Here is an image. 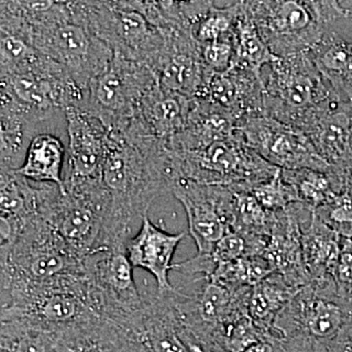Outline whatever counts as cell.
Here are the masks:
<instances>
[{"instance_id":"obj_1","label":"cell","mask_w":352,"mask_h":352,"mask_svg":"<svg viewBox=\"0 0 352 352\" xmlns=\"http://www.w3.org/2000/svg\"><path fill=\"white\" fill-rule=\"evenodd\" d=\"M176 182L177 171L170 152L138 120L122 131H107L102 183L110 206L100 245L126 248L153 201L171 193Z\"/></svg>"},{"instance_id":"obj_2","label":"cell","mask_w":352,"mask_h":352,"mask_svg":"<svg viewBox=\"0 0 352 352\" xmlns=\"http://www.w3.org/2000/svg\"><path fill=\"white\" fill-rule=\"evenodd\" d=\"M1 32L23 39L62 65L85 94L113 57L107 44L74 19L69 1H55L47 10L23 11Z\"/></svg>"},{"instance_id":"obj_3","label":"cell","mask_w":352,"mask_h":352,"mask_svg":"<svg viewBox=\"0 0 352 352\" xmlns=\"http://www.w3.org/2000/svg\"><path fill=\"white\" fill-rule=\"evenodd\" d=\"M245 4L264 43L278 58L309 54L335 32L338 21L352 18L339 1L254 0Z\"/></svg>"},{"instance_id":"obj_4","label":"cell","mask_w":352,"mask_h":352,"mask_svg":"<svg viewBox=\"0 0 352 352\" xmlns=\"http://www.w3.org/2000/svg\"><path fill=\"white\" fill-rule=\"evenodd\" d=\"M264 82L265 115L303 133L336 101H340L309 54L278 58Z\"/></svg>"},{"instance_id":"obj_5","label":"cell","mask_w":352,"mask_h":352,"mask_svg":"<svg viewBox=\"0 0 352 352\" xmlns=\"http://www.w3.org/2000/svg\"><path fill=\"white\" fill-rule=\"evenodd\" d=\"M1 295L38 286L67 274L85 273L83 261L43 217L32 220L0 248Z\"/></svg>"},{"instance_id":"obj_6","label":"cell","mask_w":352,"mask_h":352,"mask_svg":"<svg viewBox=\"0 0 352 352\" xmlns=\"http://www.w3.org/2000/svg\"><path fill=\"white\" fill-rule=\"evenodd\" d=\"M95 314L85 273L55 278L38 286L1 295V321H20L58 333Z\"/></svg>"},{"instance_id":"obj_7","label":"cell","mask_w":352,"mask_h":352,"mask_svg":"<svg viewBox=\"0 0 352 352\" xmlns=\"http://www.w3.org/2000/svg\"><path fill=\"white\" fill-rule=\"evenodd\" d=\"M41 217L56 231L78 258L85 259L100 245L110 196L102 182L66 186L39 183Z\"/></svg>"},{"instance_id":"obj_8","label":"cell","mask_w":352,"mask_h":352,"mask_svg":"<svg viewBox=\"0 0 352 352\" xmlns=\"http://www.w3.org/2000/svg\"><path fill=\"white\" fill-rule=\"evenodd\" d=\"M76 22L107 44L113 54L156 66L166 47V38L131 1H69Z\"/></svg>"},{"instance_id":"obj_9","label":"cell","mask_w":352,"mask_h":352,"mask_svg":"<svg viewBox=\"0 0 352 352\" xmlns=\"http://www.w3.org/2000/svg\"><path fill=\"white\" fill-rule=\"evenodd\" d=\"M83 270L95 314L127 333L138 328L145 307L135 283L126 248L101 245L83 259Z\"/></svg>"},{"instance_id":"obj_10","label":"cell","mask_w":352,"mask_h":352,"mask_svg":"<svg viewBox=\"0 0 352 352\" xmlns=\"http://www.w3.org/2000/svg\"><path fill=\"white\" fill-rule=\"evenodd\" d=\"M351 303L338 294L333 278L300 287L277 317L273 330L296 344L329 347L349 321Z\"/></svg>"},{"instance_id":"obj_11","label":"cell","mask_w":352,"mask_h":352,"mask_svg":"<svg viewBox=\"0 0 352 352\" xmlns=\"http://www.w3.org/2000/svg\"><path fill=\"white\" fill-rule=\"evenodd\" d=\"M168 152L179 179L201 184L250 187L270 179L280 170L250 148L238 129L230 138L201 149Z\"/></svg>"},{"instance_id":"obj_12","label":"cell","mask_w":352,"mask_h":352,"mask_svg":"<svg viewBox=\"0 0 352 352\" xmlns=\"http://www.w3.org/2000/svg\"><path fill=\"white\" fill-rule=\"evenodd\" d=\"M157 83L149 67L113 54L107 69L90 82L80 109L107 131H122L135 119L141 101Z\"/></svg>"},{"instance_id":"obj_13","label":"cell","mask_w":352,"mask_h":352,"mask_svg":"<svg viewBox=\"0 0 352 352\" xmlns=\"http://www.w3.org/2000/svg\"><path fill=\"white\" fill-rule=\"evenodd\" d=\"M238 131L250 148L280 170L332 168L315 150L307 134L268 116L245 118L238 124Z\"/></svg>"},{"instance_id":"obj_14","label":"cell","mask_w":352,"mask_h":352,"mask_svg":"<svg viewBox=\"0 0 352 352\" xmlns=\"http://www.w3.org/2000/svg\"><path fill=\"white\" fill-rule=\"evenodd\" d=\"M171 194L184 208L188 233L198 254H210L217 242L232 231L234 192L230 186L179 179Z\"/></svg>"},{"instance_id":"obj_15","label":"cell","mask_w":352,"mask_h":352,"mask_svg":"<svg viewBox=\"0 0 352 352\" xmlns=\"http://www.w3.org/2000/svg\"><path fill=\"white\" fill-rule=\"evenodd\" d=\"M64 116L69 139L65 188L69 185L102 182L107 129L100 120L80 108L66 109Z\"/></svg>"},{"instance_id":"obj_16","label":"cell","mask_w":352,"mask_h":352,"mask_svg":"<svg viewBox=\"0 0 352 352\" xmlns=\"http://www.w3.org/2000/svg\"><path fill=\"white\" fill-rule=\"evenodd\" d=\"M312 214L314 210L302 203L274 212L270 240L263 254L274 272L295 289L310 282L303 259L302 229Z\"/></svg>"},{"instance_id":"obj_17","label":"cell","mask_w":352,"mask_h":352,"mask_svg":"<svg viewBox=\"0 0 352 352\" xmlns=\"http://www.w3.org/2000/svg\"><path fill=\"white\" fill-rule=\"evenodd\" d=\"M196 99L233 113L239 122L245 118L265 115L263 74L237 65L222 73L210 72Z\"/></svg>"},{"instance_id":"obj_18","label":"cell","mask_w":352,"mask_h":352,"mask_svg":"<svg viewBox=\"0 0 352 352\" xmlns=\"http://www.w3.org/2000/svg\"><path fill=\"white\" fill-rule=\"evenodd\" d=\"M186 232L171 234L155 226L146 215L138 233L126 243V254L133 268L149 272L156 280L157 294L175 291L170 272L173 271V259L180 242Z\"/></svg>"},{"instance_id":"obj_19","label":"cell","mask_w":352,"mask_h":352,"mask_svg":"<svg viewBox=\"0 0 352 352\" xmlns=\"http://www.w3.org/2000/svg\"><path fill=\"white\" fill-rule=\"evenodd\" d=\"M0 243L11 242L32 220L41 217L39 185L16 170L0 173Z\"/></svg>"},{"instance_id":"obj_20","label":"cell","mask_w":352,"mask_h":352,"mask_svg":"<svg viewBox=\"0 0 352 352\" xmlns=\"http://www.w3.org/2000/svg\"><path fill=\"white\" fill-rule=\"evenodd\" d=\"M239 120L233 113L208 102L194 99L193 107L184 129L166 143L170 152H187L201 149L232 136Z\"/></svg>"},{"instance_id":"obj_21","label":"cell","mask_w":352,"mask_h":352,"mask_svg":"<svg viewBox=\"0 0 352 352\" xmlns=\"http://www.w3.org/2000/svg\"><path fill=\"white\" fill-rule=\"evenodd\" d=\"M51 352H136V346L124 329L94 316L55 333Z\"/></svg>"},{"instance_id":"obj_22","label":"cell","mask_w":352,"mask_h":352,"mask_svg":"<svg viewBox=\"0 0 352 352\" xmlns=\"http://www.w3.org/2000/svg\"><path fill=\"white\" fill-rule=\"evenodd\" d=\"M194 99L164 89L159 83L141 101L135 119L166 145L184 129Z\"/></svg>"},{"instance_id":"obj_23","label":"cell","mask_w":352,"mask_h":352,"mask_svg":"<svg viewBox=\"0 0 352 352\" xmlns=\"http://www.w3.org/2000/svg\"><path fill=\"white\" fill-rule=\"evenodd\" d=\"M305 134L331 166L342 164L352 153V104L336 101Z\"/></svg>"},{"instance_id":"obj_24","label":"cell","mask_w":352,"mask_h":352,"mask_svg":"<svg viewBox=\"0 0 352 352\" xmlns=\"http://www.w3.org/2000/svg\"><path fill=\"white\" fill-rule=\"evenodd\" d=\"M303 259L310 281L333 278L340 261L342 236L316 214L302 229Z\"/></svg>"},{"instance_id":"obj_25","label":"cell","mask_w":352,"mask_h":352,"mask_svg":"<svg viewBox=\"0 0 352 352\" xmlns=\"http://www.w3.org/2000/svg\"><path fill=\"white\" fill-rule=\"evenodd\" d=\"M309 55L336 96L352 103V41L333 32Z\"/></svg>"},{"instance_id":"obj_26","label":"cell","mask_w":352,"mask_h":352,"mask_svg":"<svg viewBox=\"0 0 352 352\" xmlns=\"http://www.w3.org/2000/svg\"><path fill=\"white\" fill-rule=\"evenodd\" d=\"M66 157V148L61 139L41 132L32 139L24 163L16 173L30 182L57 185L65 194L63 170Z\"/></svg>"},{"instance_id":"obj_27","label":"cell","mask_w":352,"mask_h":352,"mask_svg":"<svg viewBox=\"0 0 352 352\" xmlns=\"http://www.w3.org/2000/svg\"><path fill=\"white\" fill-rule=\"evenodd\" d=\"M298 289L293 288L276 273L252 287L248 300V312L261 330L270 332L287 303Z\"/></svg>"},{"instance_id":"obj_28","label":"cell","mask_w":352,"mask_h":352,"mask_svg":"<svg viewBox=\"0 0 352 352\" xmlns=\"http://www.w3.org/2000/svg\"><path fill=\"white\" fill-rule=\"evenodd\" d=\"M234 48L235 58L232 65L258 74H263L264 67L270 66L278 59L261 38L245 8V1H240V11L234 28Z\"/></svg>"},{"instance_id":"obj_29","label":"cell","mask_w":352,"mask_h":352,"mask_svg":"<svg viewBox=\"0 0 352 352\" xmlns=\"http://www.w3.org/2000/svg\"><path fill=\"white\" fill-rule=\"evenodd\" d=\"M282 176L295 187L300 203L315 210L336 194L346 188L344 180L333 168L330 171L302 170H281Z\"/></svg>"},{"instance_id":"obj_30","label":"cell","mask_w":352,"mask_h":352,"mask_svg":"<svg viewBox=\"0 0 352 352\" xmlns=\"http://www.w3.org/2000/svg\"><path fill=\"white\" fill-rule=\"evenodd\" d=\"M234 192L232 231L254 242L270 239L274 212H268L244 186H230Z\"/></svg>"},{"instance_id":"obj_31","label":"cell","mask_w":352,"mask_h":352,"mask_svg":"<svg viewBox=\"0 0 352 352\" xmlns=\"http://www.w3.org/2000/svg\"><path fill=\"white\" fill-rule=\"evenodd\" d=\"M274 272L272 265L263 256H244L219 264L208 280L226 287L232 292L252 288Z\"/></svg>"},{"instance_id":"obj_32","label":"cell","mask_w":352,"mask_h":352,"mask_svg":"<svg viewBox=\"0 0 352 352\" xmlns=\"http://www.w3.org/2000/svg\"><path fill=\"white\" fill-rule=\"evenodd\" d=\"M1 170H17L24 163L32 139L36 135V126L16 116L1 113Z\"/></svg>"},{"instance_id":"obj_33","label":"cell","mask_w":352,"mask_h":352,"mask_svg":"<svg viewBox=\"0 0 352 352\" xmlns=\"http://www.w3.org/2000/svg\"><path fill=\"white\" fill-rule=\"evenodd\" d=\"M54 333L20 321H1V352H51Z\"/></svg>"},{"instance_id":"obj_34","label":"cell","mask_w":352,"mask_h":352,"mask_svg":"<svg viewBox=\"0 0 352 352\" xmlns=\"http://www.w3.org/2000/svg\"><path fill=\"white\" fill-rule=\"evenodd\" d=\"M217 4L214 1L207 15L194 28V38L200 44L234 38V28L240 11V1L226 2L224 6Z\"/></svg>"},{"instance_id":"obj_35","label":"cell","mask_w":352,"mask_h":352,"mask_svg":"<svg viewBox=\"0 0 352 352\" xmlns=\"http://www.w3.org/2000/svg\"><path fill=\"white\" fill-rule=\"evenodd\" d=\"M245 188L249 190L268 212H279L292 204L300 203L295 187L284 179L281 170L270 179Z\"/></svg>"},{"instance_id":"obj_36","label":"cell","mask_w":352,"mask_h":352,"mask_svg":"<svg viewBox=\"0 0 352 352\" xmlns=\"http://www.w3.org/2000/svg\"><path fill=\"white\" fill-rule=\"evenodd\" d=\"M314 212L342 237H352V187L347 185Z\"/></svg>"},{"instance_id":"obj_37","label":"cell","mask_w":352,"mask_h":352,"mask_svg":"<svg viewBox=\"0 0 352 352\" xmlns=\"http://www.w3.org/2000/svg\"><path fill=\"white\" fill-rule=\"evenodd\" d=\"M201 56L208 71L222 73L230 69L235 58L233 39L201 44Z\"/></svg>"},{"instance_id":"obj_38","label":"cell","mask_w":352,"mask_h":352,"mask_svg":"<svg viewBox=\"0 0 352 352\" xmlns=\"http://www.w3.org/2000/svg\"><path fill=\"white\" fill-rule=\"evenodd\" d=\"M333 279L340 298L352 305V237H342L340 261Z\"/></svg>"},{"instance_id":"obj_39","label":"cell","mask_w":352,"mask_h":352,"mask_svg":"<svg viewBox=\"0 0 352 352\" xmlns=\"http://www.w3.org/2000/svg\"><path fill=\"white\" fill-rule=\"evenodd\" d=\"M329 347L331 352H352V314L342 332Z\"/></svg>"},{"instance_id":"obj_40","label":"cell","mask_w":352,"mask_h":352,"mask_svg":"<svg viewBox=\"0 0 352 352\" xmlns=\"http://www.w3.org/2000/svg\"><path fill=\"white\" fill-rule=\"evenodd\" d=\"M333 170L339 173L346 185L352 187V153L346 160L338 166H333Z\"/></svg>"}]
</instances>
